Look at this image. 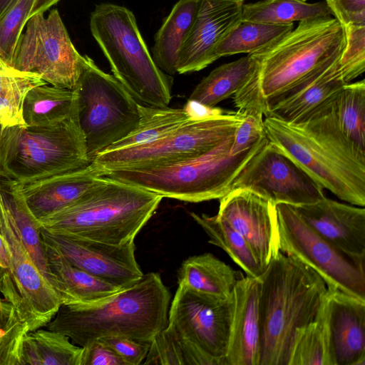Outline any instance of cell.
<instances>
[{"label": "cell", "instance_id": "1", "mask_svg": "<svg viewBox=\"0 0 365 365\" xmlns=\"http://www.w3.org/2000/svg\"><path fill=\"white\" fill-rule=\"evenodd\" d=\"M268 140L299 165L323 189L351 205H365V153L341 132L327 105L297 124L264 117Z\"/></svg>", "mask_w": 365, "mask_h": 365}, {"label": "cell", "instance_id": "2", "mask_svg": "<svg viewBox=\"0 0 365 365\" xmlns=\"http://www.w3.org/2000/svg\"><path fill=\"white\" fill-rule=\"evenodd\" d=\"M170 297L160 275L149 272L93 305L61 304L46 327L81 347L108 336L150 342L168 325Z\"/></svg>", "mask_w": 365, "mask_h": 365}, {"label": "cell", "instance_id": "3", "mask_svg": "<svg viewBox=\"0 0 365 365\" xmlns=\"http://www.w3.org/2000/svg\"><path fill=\"white\" fill-rule=\"evenodd\" d=\"M259 279V365H289L295 334L316 319L327 287L310 267L282 252Z\"/></svg>", "mask_w": 365, "mask_h": 365}, {"label": "cell", "instance_id": "4", "mask_svg": "<svg viewBox=\"0 0 365 365\" xmlns=\"http://www.w3.org/2000/svg\"><path fill=\"white\" fill-rule=\"evenodd\" d=\"M346 38L334 17L299 21L269 47L252 53L257 68L234 96L239 111L262 110L263 101L289 88L330 58L341 54Z\"/></svg>", "mask_w": 365, "mask_h": 365}, {"label": "cell", "instance_id": "5", "mask_svg": "<svg viewBox=\"0 0 365 365\" xmlns=\"http://www.w3.org/2000/svg\"><path fill=\"white\" fill-rule=\"evenodd\" d=\"M163 198L143 188L100 175L75 202L37 222L40 228L121 245L134 241Z\"/></svg>", "mask_w": 365, "mask_h": 365}, {"label": "cell", "instance_id": "6", "mask_svg": "<svg viewBox=\"0 0 365 365\" xmlns=\"http://www.w3.org/2000/svg\"><path fill=\"white\" fill-rule=\"evenodd\" d=\"M234 134L197 156L148 166L98 168L100 175L135 185L163 197L188 202L218 199L232 190L234 180L268 140L264 136L250 148L230 153Z\"/></svg>", "mask_w": 365, "mask_h": 365}, {"label": "cell", "instance_id": "7", "mask_svg": "<svg viewBox=\"0 0 365 365\" xmlns=\"http://www.w3.org/2000/svg\"><path fill=\"white\" fill-rule=\"evenodd\" d=\"M90 30L113 76L139 105L168 107L173 78L154 62L129 9L112 3L96 5L91 14Z\"/></svg>", "mask_w": 365, "mask_h": 365}, {"label": "cell", "instance_id": "8", "mask_svg": "<svg viewBox=\"0 0 365 365\" xmlns=\"http://www.w3.org/2000/svg\"><path fill=\"white\" fill-rule=\"evenodd\" d=\"M91 163L77 115L49 125H14L0 131L2 178L28 183Z\"/></svg>", "mask_w": 365, "mask_h": 365}, {"label": "cell", "instance_id": "9", "mask_svg": "<svg viewBox=\"0 0 365 365\" xmlns=\"http://www.w3.org/2000/svg\"><path fill=\"white\" fill-rule=\"evenodd\" d=\"M74 90L77 120L92 163L98 153L136 128L139 104L113 75L100 69L89 56Z\"/></svg>", "mask_w": 365, "mask_h": 365}, {"label": "cell", "instance_id": "10", "mask_svg": "<svg viewBox=\"0 0 365 365\" xmlns=\"http://www.w3.org/2000/svg\"><path fill=\"white\" fill-rule=\"evenodd\" d=\"M44 14L26 21L11 66L52 86L74 90L88 56L76 50L56 9Z\"/></svg>", "mask_w": 365, "mask_h": 365}, {"label": "cell", "instance_id": "11", "mask_svg": "<svg viewBox=\"0 0 365 365\" xmlns=\"http://www.w3.org/2000/svg\"><path fill=\"white\" fill-rule=\"evenodd\" d=\"M244 119L238 111L190 119L163 137L141 145L107 149L92 163L98 168L148 166L176 163L207 152L233 135Z\"/></svg>", "mask_w": 365, "mask_h": 365}, {"label": "cell", "instance_id": "12", "mask_svg": "<svg viewBox=\"0 0 365 365\" xmlns=\"http://www.w3.org/2000/svg\"><path fill=\"white\" fill-rule=\"evenodd\" d=\"M280 252L314 270L327 289L365 300V264L347 256L317 233L294 206L276 205Z\"/></svg>", "mask_w": 365, "mask_h": 365}, {"label": "cell", "instance_id": "13", "mask_svg": "<svg viewBox=\"0 0 365 365\" xmlns=\"http://www.w3.org/2000/svg\"><path fill=\"white\" fill-rule=\"evenodd\" d=\"M246 189L276 205L299 207L325 197L324 190L299 165L269 140L249 160L232 190Z\"/></svg>", "mask_w": 365, "mask_h": 365}, {"label": "cell", "instance_id": "14", "mask_svg": "<svg viewBox=\"0 0 365 365\" xmlns=\"http://www.w3.org/2000/svg\"><path fill=\"white\" fill-rule=\"evenodd\" d=\"M231 314V296L220 299L178 284L169 307L168 326L215 365H224Z\"/></svg>", "mask_w": 365, "mask_h": 365}, {"label": "cell", "instance_id": "15", "mask_svg": "<svg viewBox=\"0 0 365 365\" xmlns=\"http://www.w3.org/2000/svg\"><path fill=\"white\" fill-rule=\"evenodd\" d=\"M42 240L56 247L76 267L121 288L143 273L135 259L134 241L113 245L41 227Z\"/></svg>", "mask_w": 365, "mask_h": 365}, {"label": "cell", "instance_id": "16", "mask_svg": "<svg viewBox=\"0 0 365 365\" xmlns=\"http://www.w3.org/2000/svg\"><path fill=\"white\" fill-rule=\"evenodd\" d=\"M217 215L248 243L262 272L280 252L276 204L246 189L232 190L220 199Z\"/></svg>", "mask_w": 365, "mask_h": 365}, {"label": "cell", "instance_id": "17", "mask_svg": "<svg viewBox=\"0 0 365 365\" xmlns=\"http://www.w3.org/2000/svg\"><path fill=\"white\" fill-rule=\"evenodd\" d=\"M0 234L9 250L12 271L22 301V320L30 331L46 327L61 305V301L25 248L5 205L0 210Z\"/></svg>", "mask_w": 365, "mask_h": 365}, {"label": "cell", "instance_id": "18", "mask_svg": "<svg viewBox=\"0 0 365 365\" xmlns=\"http://www.w3.org/2000/svg\"><path fill=\"white\" fill-rule=\"evenodd\" d=\"M243 5L244 0H200L180 54L178 73L199 71L217 59L216 48L241 21Z\"/></svg>", "mask_w": 365, "mask_h": 365}, {"label": "cell", "instance_id": "19", "mask_svg": "<svg viewBox=\"0 0 365 365\" xmlns=\"http://www.w3.org/2000/svg\"><path fill=\"white\" fill-rule=\"evenodd\" d=\"M341 54L330 58L283 91L265 99L262 103L264 117L297 124L335 95L346 83L339 64Z\"/></svg>", "mask_w": 365, "mask_h": 365}, {"label": "cell", "instance_id": "20", "mask_svg": "<svg viewBox=\"0 0 365 365\" xmlns=\"http://www.w3.org/2000/svg\"><path fill=\"white\" fill-rule=\"evenodd\" d=\"M320 236L356 262L365 264V209L330 200L294 207Z\"/></svg>", "mask_w": 365, "mask_h": 365}, {"label": "cell", "instance_id": "21", "mask_svg": "<svg viewBox=\"0 0 365 365\" xmlns=\"http://www.w3.org/2000/svg\"><path fill=\"white\" fill-rule=\"evenodd\" d=\"M323 307L334 365H365V300L327 289Z\"/></svg>", "mask_w": 365, "mask_h": 365}, {"label": "cell", "instance_id": "22", "mask_svg": "<svg viewBox=\"0 0 365 365\" xmlns=\"http://www.w3.org/2000/svg\"><path fill=\"white\" fill-rule=\"evenodd\" d=\"M259 277L240 273L231 294V322L224 365H259Z\"/></svg>", "mask_w": 365, "mask_h": 365}, {"label": "cell", "instance_id": "23", "mask_svg": "<svg viewBox=\"0 0 365 365\" xmlns=\"http://www.w3.org/2000/svg\"><path fill=\"white\" fill-rule=\"evenodd\" d=\"M99 176L98 168L91 163L83 168L19 184L28 207L38 221L75 202Z\"/></svg>", "mask_w": 365, "mask_h": 365}, {"label": "cell", "instance_id": "24", "mask_svg": "<svg viewBox=\"0 0 365 365\" xmlns=\"http://www.w3.org/2000/svg\"><path fill=\"white\" fill-rule=\"evenodd\" d=\"M43 244L49 282L61 304L93 305L123 289L76 267L53 245Z\"/></svg>", "mask_w": 365, "mask_h": 365}, {"label": "cell", "instance_id": "25", "mask_svg": "<svg viewBox=\"0 0 365 365\" xmlns=\"http://www.w3.org/2000/svg\"><path fill=\"white\" fill-rule=\"evenodd\" d=\"M199 4L200 0H179L155 35L151 56L157 66L170 76L178 73L180 54Z\"/></svg>", "mask_w": 365, "mask_h": 365}, {"label": "cell", "instance_id": "26", "mask_svg": "<svg viewBox=\"0 0 365 365\" xmlns=\"http://www.w3.org/2000/svg\"><path fill=\"white\" fill-rule=\"evenodd\" d=\"M240 274L212 254L204 253L182 262L178 283L201 294L227 299Z\"/></svg>", "mask_w": 365, "mask_h": 365}, {"label": "cell", "instance_id": "27", "mask_svg": "<svg viewBox=\"0 0 365 365\" xmlns=\"http://www.w3.org/2000/svg\"><path fill=\"white\" fill-rule=\"evenodd\" d=\"M77 115L75 90L49 83L36 86L26 94L22 116L26 126H45Z\"/></svg>", "mask_w": 365, "mask_h": 365}, {"label": "cell", "instance_id": "28", "mask_svg": "<svg viewBox=\"0 0 365 365\" xmlns=\"http://www.w3.org/2000/svg\"><path fill=\"white\" fill-rule=\"evenodd\" d=\"M257 65L255 57L247 54L215 68L197 84L188 101L215 107L237 93L252 76Z\"/></svg>", "mask_w": 365, "mask_h": 365}, {"label": "cell", "instance_id": "29", "mask_svg": "<svg viewBox=\"0 0 365 365\" xmlns=\"http://www.w3.org/2000/svg\"><path fill=\"white\" fill-rule=\"evenodd\" d=\"M1 185L5 207L17 228L21 241L37 268L50 283L40 227L26 203L19 184L1 178Z\"/></svg>", "mask_w": 365, "mask_h": 365}, {"label": "cell", "instance_id": "30", "mask_svg": "<svg viewBox=\"0 0 365 365\" xmlns=\"http://www.w3.org/2000/svg\"><path fill=\"white\" fill-rule=\"evenodd\" d=\"M81 353L65 334L40 328L25 336L21 365H80Z\"/></svg>", "mask_w": 365, "mask_h": 365}, {"label": "cell", "instance_id": "31", "mask_svg": "<svg viewBox=\"0 0 365 365\" xmlns=\"http://www.w3.org/2000/svg\"><path fill=\"white\" fill-rule=\"evenodd\" d=\"M330 108L342 134L365 153V81L346 83L330 99Z\"/></svg>", "mask_w": 365, "mask_h": 365}, {"label": "cell", "instance_id": "32", "mask_svg": "<svg viewBox=\"0 0 365 365\" xmlns=\"http://www.w3.org/2000/svg\"><path fill=\"white\" fill-rule=\"evenodd\" d=\"M331 15L325 1L309 4L301 0H261L243 5L241 21L289 24Z\"/></svg>", "mask_w": 365, "mask_h": 365}, {"label": "cell", "instance_id": "33", "mask_svg": "<svg viewBox=\"0 0 365 365\" xmlns=\"http://www.w3.org/2000/svg\"><path fill=\"white\" fill-rule=\"evenodd\" d=\"M192 219L209 237V243L225 251L231 259L245 272L246 275L258 277L262 273L248 243L227 222L217 215L190 213Z\"/></svg>", "mask_w": 365, "mask_h": 365}, {"label": "cell", "instance_id": "34", "mask_svg": "<svg viewBox=\"0 0 365 365\" xmlns=\"http://www.w3.org/2000/svg\"><path fill=\"white\" fill-rule=\"evenodd\" d=\"M294 29V24H272L240 21L216 48L218 58L238 53L252 54L269 47Z\"/></svg>", "mask_w": 365, "mask_h": 365}, {"label": "cell", "instance_id": "35", "mask_svg": "<svg viewBox=\"0 0 365 365\" xmlns=\"http://www.w3.org/2000/svg\"><path fill=\"white\" fill-rule=\"evenodd\" d=\"M139 110L140 120L136 128L108 149L126 148L153 142L191 119L183 108L139 105Z\"/></svg>", "mask_w": 365, "mask_h": 365}, {"label": "cell", "instance_id": "36", "mask_svg": "<svg viewBox=\"0 0 365 365\" xmlns=\"http://www.w3.org/2000/svg\"><path fill=\"white\" fill-rule=\"evenodd\" d=\"M289 365H334L323 304L316 319L297 329Z\"/></svg>", "mask_w": 365, "mask_h": 365}, {"label": "cell", "instance_id": "37", "mask_svg": "<svg viewBox=\"0 0 365 365\" xmlns=\"http://www.w3.org/2000/svg\"><path fill=\"white\" fill-rule=\"evenodd\" d=\"M145 364L215 365L213 361L167 327L150 341Z\"/></svg>", "mask_w": 365, "mask_h": 365}, {"label": "cell", "instance_id": "38", "mask_svg": "<svg viewBox=\"0 0 365 365\" xmlns=\"http://www.w3.org/2000/svg\"><path fill=\"white\" fill-rule=\"evenodd\" d=\"M29 331L15 307L0 298V365H21L23 341Z\"/></svg>", "mask_w": 365, "mask_h": 365}, {"label": "cell", "instance_id": "39", "mask_svg": "<svg viewBox=\"0 0 365 365\" xmlns=\"http://www.w3.org/2000/svg\"><path fill=\"white\" fill-rule=\"evenodd\" d=\"M36 0H16L0 19V58L11 66Z\"/></svg>", "mask_w": 365, "mask_h": 365}, {"label": "cell", "instance_id": "40", "mask_svg": "<svg viewBox=\"0 0 365 365\" xmlns=\"http://www.w3.org/2000/svg\"><path fill=\"white\" fill-rule=\"evenodd\" d=\"M346 43L339 60L340 71L348 83L365 71V26H343Z\"/></svg>", "mask_w": 365, "mask_h": 365}, {"label": "cell", "instance_id": "41", "mask_svg": "<svg viewBox=\"0 0 365 365\" xmlns=\"http://www.w3.org/2000/svg\"><path fill=\"white\" fill-rule=\"evenodd\" d=\"M244 119L236 129L230 150L236 155L250 148L266 135L264 128V115L262 113H242Z\"/></svg>", "mask_w": 365, "mask_h": 365}, {"label": "cell", "instance_id": "42", "mask_svg": "<svg viewBox=\"0 0 365 365\" xmlns=\"http://www.w3.org/2000/svg\"><path fill=\"white\" fill-rule=\"evenodd\" d=\"M0 292L4 297V299L15 307L18 314L22 319V301L13 274L9 250L1 234Z\"/></svg>", "mask_w": 365, "mask_h": 365}, {"label": "cell", "instance_id": "43", "mask_svg": "<svg viewBox=\"0 0 365 365\" xmlns=\"http://www.w3.org/2000/svg\"><path fill=\"white\" fill-rule=\"evenodd\" d=\"M101 339L110 346L126 365H139L145 361L150 342L125 336H108Z\"/></svg>", "mask_w": 365, "mask_h": 365}, {"label": "cell", "instance_id": "44", "mask_svg": "<svg viewBox=\"0 0 365 365\" xmlns=\"http://www.w3.org/2000/svg\"><path fill=\"white\" fill-rule=\"evenodd\" d=\"M331 14L343 26H365V0H324Z\"/></svg>", "mask_w": 365, "mask_h": 365}, {"label": "cell", "instance_id": "45", "mask_svg": "<svg viewBox=\"0 0 365 365\" xmlns=\"http://www.w3.org/2000/svg\"><path fill=\"white\" fill-rule=\"evenodd\" d=\"M80 365H126L125 361L101 339L82 347Z\"/></svg>", "mask_w": 365, "mask_h": 365}, {"label": "cell", "instance_id": "46", "mask_svg": "<svg viewBox=\"0 0 365 365\" xmlns=\"http://www.w3.org/2000/svg\"><path fill=\"white\" fill-rule=\"evenodd\" d=\"M191 119H204L223 115L229 110L219 107H210L200 103L188 101L182 108Z\"/></svg>", "mask_w": 365, "mask_h": 365}, {"label": "cell", "instance_id": "47", "mask_svg": "<svg viewBox=\"0 0 365 365\" xmlns=\"http://www.w3.org/2000/svg\"><path fill=\"white\" fill-rule=\"evenodd\" d=\"M60 0H36L34 7L31 10L29 18L38 13H45L51 6L54 5Z\"/></svg>", "mask_w": 365, "mask_h": 365}, {"label": "cell", "instance_id": "48", "mask_svg": "<svg viewBox=\"0 0 365 365\" xmlns=\"http://www.w3.org/2000/svg\"><path fill=\"white\" fill-rule=\"evenodd\" d=\"M16 0H0V19Z\"/></svg>", "mask_w": 365, "mask_h": 365}, {"label": "cell", "instance_id": "49", "mask_svg": "<svg viewBox=\"0 0 365 365\" xmlns=\"http://www.w3.org/2000/svg\"><path fill=\"white\" fill-rule=\"evenodd\" d=\"M1 178L0 176V209L4 206V200H3V197H2V192H1Z\"/></svg>", "mask_w": 365, "mask_h": 365}, {"label": "cell", "instance_id": "50", "mask_svg": "<svg viewBox=\"0 0 365 365\" xmlns=\"http://www.w3.org/2000/svg\"><path fill=\"white\" fill-rule=\"evenodd\" d=\"M301 1H306L307 0H301Z\"/></svg>", "mask_w": 365, "mask_h": 365}]
</instances>
